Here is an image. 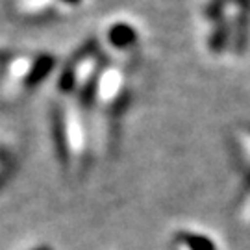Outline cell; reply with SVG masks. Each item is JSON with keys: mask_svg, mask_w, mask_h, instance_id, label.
<instances>
[{"mask_svg": "<svg viewBox=\"0 0 250 250\" xmlns=\"http://www.w3.org/2000/svg\"><path fill=\"white\" fill-rule=\"evenodd\" d=\"M37 250H48V249H37Z\"/></svg>", "mask_w": 250, "mask_h": 250, "instance_id": "8992f818", "label": "cell"}, {"mask_svg": "<svg viewBox=\"0 0 250 250\" xmlns=\"http://www.w3.org/2000/svg\"><path fill=\"white\" fill-rule=\"evenodd\" d=\"M230 41V26L224 19H219L215 24L213 34L209 36V48L211 52H223Z\"/></svg>", "mask_w": 250, "mask_h": 250, "instance_id": "3957f363", "label": "cell"}, {"mask_svg": "<svg viewBox=\"0 0 250 250\" xmlns=\"http://www.w3.org/2000/svg\"><path fill=\"white\" fill-rule=\"evenodd\" d=\"M107 39L115 48H126V46H132L137 41V32L126 22H117L109 28Z\"/></svg>", "mask_w": 250, "mask_h": 250, "instance_id": "7a4b0ae2", "label": "cell"}, {"mask_svg": "<svg viewBox=\"0 0 250 250\" xmlns=\"http://www.w3.org/2000/svg\"><path fill=\"white\" fill-rule=\"evenodd\" d=\"M63 2H67V4H76L78 0H63Z\"/></svg>", "mask_w": 250, "mask_h": 250, "instance_id": "5b68a950", "label": "cell"}, {"mask_svg": "<svg viewBox=\"0 0 250 250\" xmlns=\"http://www.w3.org/2000/svg\"><path fill=\"white\" fill-rule=\"evenodd\" d=\"M119 85H121V74H119V71H115V69H111V71H107L102 78H99V91L102 93V97H106V99H109V97H113L115 95V91L119 89Z\"/></svg>", "mask_w": 250, "mask_h": 250, "instance_id": "277c9868", "label": "cell"}, {"mask_svg": "<svg viewBox=\"0 0 250 250\" xmlns=\"http://www.w3.org/2000/svg\"><path fill=\"white\" fill-rule=\"evenodd\" d=\"M54 65H56V58L54 56H48V54L39 56L36 62L32 63L30 71L26 72V78H24L26 87H36V85H39L48 76V72L54 69Z\"/></svg>", "mask_w": 250, "mask_h": 250, "instance_id": "6da1fadb", "label": "cell"}]
</instances>
